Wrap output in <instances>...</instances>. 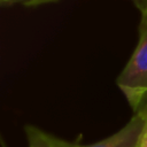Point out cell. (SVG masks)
Segmentation results:
<instances>
[{"instance_id": "3", "label": "cell", "mask_w": 147, "mask_h": 147, "mask_svg": "<svg viewBox=\"0 0 147 147\" xmlns=\"http://www.w3.org/2000/svg\"><path fill=\"white\" fill-rule=\"evenodd\" d=\"M24 130L28 147H77V142L60 139L34 125H25Z\"/></svg>"}, {"instance_id": "2", "label": "cell", "mask_w": 147, "mask_h": 147, "mask_svg": "<svg viewBox=\"0 0 147 147\" xmlns=\"http://www.w3.org/2000/svg\"><path fill=\"white\" fill-rule=\"evenodd\" d=\"M145 122L146 113L141 109L137 111L136 115L121 130L111 136L90 145L77 144V147H138L142 136Z\"/></svg>"}, {"instance_id": "1", "label": "cell", "mask_w": 147, "mask_h": 147, "mask_svg": "<svg viewBox=\"0 0 147 147\" xmlns=\"http://www.w3.org/2000/svg\"><path fill=\"white\" fill-rule=\"evenodd\" d=\"M139 41L117 77V86L134 111L147 105V22L140 23Z\"/></svg>"}, {"instance_id": "6", "label": "cell", "mask_w": 147, "mask_h": 147, "mask_svg": "<svg viewBox=\"0 0 147 147\" xmlns=\"http://www.w3.org/2000/svg\"><path fill=\"white\" fill-rule=\"evenodd\" d=\"M142 110H145L146 113V122H145V126H144V131H142V136L140 139V142L138 145V147H147V106L141 108ZM140 109V110H141Z\"/></svg>"}, {"instance_id": "4", "label": "cell", "mask_w": 147, "mask_h": 147, "mask_svg": "<svg viewBox=\"0 0 147 147\" xmlns=\"http://www.w3.org/2000/svg\"><path fill=\"white\" fill-rule=\"evenodd\" d=\"M141 13V21L147 22V0H132Z\"/></svg>"}, {"instance_id": "7", "label": "cell", "mask_w": 147, "mask_h": 147, "mask_svg": "<svg viewBox=\"0 0 147 147\" xmlns=\"http://www.w3.org/2000/svg\"><path fill=\"white\" fill-rule=\"evenodd\" d=\"M56 1H60V0H33L28 7H38L41 5H48V3L56 2Z\"/></svg>"}, {"instance_id": "5", "label": "cell", "mask_w": 147, "mask_h": 147, "mask_svg": "<svg viewBox=\"0 0 147 147\" xmlns=\"http://www.w3.org/2000/svg\"><path fill=\"white\" fill-rule=\"evenodd\" d=\"M33 0H0L1 6L3 7H11V6H16V5H22L28 7Z\"/></svg>"}, {"instance_id": "8", "label": "cell", "mask_w": 147, "mask_h": 147, "mask_svg": "<svg viewBox=\"0 0 147 147\" xmlns=\"http://www.w3.org/2000/svg\"><path fill=\"white\" fill-rule=\"evenodd\" d=\"M2 146H3V147H7V146H6V144H5V141H3V140H2Z\"/></svg>"}]
</instances>
